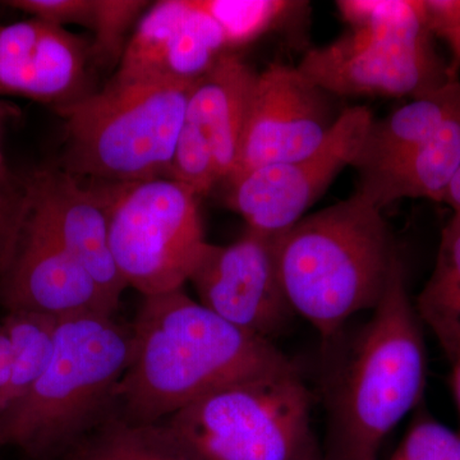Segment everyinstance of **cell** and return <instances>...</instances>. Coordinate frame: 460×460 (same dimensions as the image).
Returning <instances> with one entry per match:
<instances>
[{
    "instance_id": "6da1fadb",
    "label": "cell",
    "mask_w": 460,
    "mask_h": 460,
    "mask_svg": "<svg viewBox=\"0 0 460 460\" xmlns=\"http://www.w3.org/2000/svg\"><path fill=\"white\" fill-rule=\"evenodd\" d=\"M131 328V361L115 390L118 413L129 422H162L220 387L296 366L183 288L144 296Z\"/></svg>"
},
{
    "instance_id": "7a4b0ae2",
    "label": "cell",
    "mask_w": 460,
    "mask_h": 460,
    "mask_svg": "<svg viewBox=\"0 0 460 460\" xmlns=\"http://www.w3.org/2000/svg\"><path fill=\"white\" fill-rule=\"evenodd\" d=\"M420 323L399 257L370 321L330 375L325 460H378L390 432L419 407L428 371Z\"/></svg>"
},
{
    "instance_id": "3957f363",
    "label": "cell",
    "mask_w": 460,
    "mask_h": 460,
    "mask_svg": "<svg viewBox=\"0 0 460 460\" xmlns=\"http://www.w3.org/2000/svg\"><path fill=\"white\" fill-rule=\"evenodd\" d=\"M275 252L293 311L325 341L377 307L399 259L383 210L358 190L278 235Z\"/></svg>"
},
{
    "instance_id": "277c9868",
    "label": "cell",
    "mask_w": 460,
    "mask_h": 460,
    "mask_svg": "<svg viewBox=\"0 0 460 460\" xmlns=\"http://www.w3.org/2000/svg\"><path fill=\"white\" fill-rule=\"evenodd\" d=\"M131 357V323L115 314L58 320L47 370L22 401L0 414V447H14L25 460H59L118 411L115 390Z\"/></svg>"
},
{
    "instance_id": "5b68a950",
    "label": "cell",
    "mask_w": 460,
    "mask_h": 460,
    "mask_svg": "<svg viewBox=\"0 0 460 460\" xmlns=\"http://www.w3.org/2000/svg\"><path fill=\"white\" fill-rule=\"evenodd\" d=\"M193 84L113 77L58 111L66 138L60 169L90 183L171 177Z\"/></svg>"
},
{
    "instance_id": "8992f818",
    "label": "cell",
    "mask_w": 460,
    "mask_h": 460,
    "mask_svg": "<svg viewBox=\"0 0 460 460\" xmlns=\"http://www.w3.org/2000/svg\"><path fill=\"white\" fill-rule=\"evenodd\" d=\"M350 31L308 51L298 68L325 93L411 99L441 89L449 66L435 49L419 0H341Z\"/></svg>"
},
{
    "instance_id": "52a82bcc",
    "label": "cell",
    "mask_w": 460,
    "mask_h": 460,
    "mask_svg": "<svg viewBox=\"0 0 460 460\" xmlns=\"http://www.w3.org/2000/svg\"><path fill=\"white\" fill-rule=\"evenodd\" d=\"M313 395L298 366L220 387L162 422L199 460H305Z\"/></svg>"
},
{
    "instance_id": "ba28073f",
    "label": "cell",
    "mask_w": 460,
    "mask_h": 460,
    "mask_svg": "<svg viewBox=\"0 0 460 460\" xmlns=\"http://www.w3.org/2000/svg\"><path fill=\"white\" fill-rule=\"evenodd\" d=\"M91 184L107 210L111 253L127 287L144 296L183 288L208 244L199 196L171 177Z\"/></svg>"
},
{
    "instance_id": "9c48e42d",
    "label": "cell",
    "mask_w": 460,
    "mask_h": 460,
    "mask_svg": "<svg viewBox=\"0 0 460 460\" xmlns=\"http://www.w3.org/2000/svg\"><path fill=\"white\" fill-rule=\"evenodd\" d=\"M372 120L367 108L345 109L310 155L260 166L226 180V204L246 220L247 229L283 234L304 217L339 172L354 165Z\"/></svg>"
},
{
    "instance_id": "30bf717a",
    "label": "cell",
    "mask_w": 460,
    "mask_h": 460,
    "mask_svg": "<svg viewBox=\"0 0 460 460\" xmlns=\"http://www.w3.org/2000/svg\"><path fill=\"white\" fill-rule=\"evenodd\" d=\"M277 238L247 229L228 246L208 243L189 279L204 307L270 341L296 316L278 270Z\"/></svg>"
},
{
    "instance_id": "8fae6325",
    "label": "cell",
    "mask_w": 460,
    "mask_h": 460,
    "mask_svg": "<svg viewBox=\"0 0 460 460\" xmlns=\"http://www.w3.org/2000/svg\"><path fill=\"white\" fill-rule=\"evenodd\" d=\"M326 93L298 66L275 63L257 74L237 168L230 177L314 153L338 119Z\"/></svg>"
},
{
    "instance_id": "7c38bea8",
    "label": "cell",
    "mask_w": 460,
    "mask_h": 460,
    "mask_svg": "<svg viewBox=\"0 0 460 460\" xmlns=\"http://www.w3.org/2000/svg\"><path fill=\"white\" fill-rule=\"evenodd\" d=\"M91 42L38 18L0 25V96H17L57 111L91 93Z\"/></svg>"
},
{
    "instance_id": "4fadbf2b",
    "label": "cell",
    "mask_w": 460,
    "mask_h": 460,
    "mask_svg": "<svg viewBox=\"0 0 460 460\" xmlns=\"http://www.w3.org/2000/svg\"><path fill=\"white\" fill-rule=\"evenodd\" d=\"M26 181L30 219L80 263L118 310L128 287L111 253L107 210L98 190L60 168L33 172Z\"/></svg>"
},
{
    "instance_id": "5bb4252c",
    "label": "cell",
    "mask_w": 460,
    "mask_h": 460,
    "mask_svg": "<svg viewBox=\"0 0 460 460\" xmlns=\"http://www.w3.org/2000/svg\"><path fill=\"white\" fill-rule=\"evenodd\" d=\"M0 304L7 310L63 319L84 314H117L80 263L30 219L16 251L0 275Z\"/></svg>"
},
{
    "instance_id": "9a60e30c",
    "label": "cell",
    "mask_w": 460,
    "mask_h": 460,
    "mask_svg": "<svg viewBox=\"0 0 460 460\" xmlns=\"http://www.w3.org/2000/svg\"><path fill=\"white\" fill-rule=\"evenodd\" d=\"M256 77L241 58L226 53L190 89L186 119L210 141L222 181L237 168Z\"/></svg>"
},
{
    "instance_id": "2e32d148",
    "label": "cell",
    "mask_w": 460,
    "mask_h": 460,
    "mask_svg": "<svg viewBox=\"0 0 460 460\" xmlns=\"http://www.w3.org/2000/svg\"><path fill=\"white\" fill-rule=\"evenodd\" d=\"M460 168V102L422 146L398 164L362 175L358 190L384 210L404 199L440 202Z\"/></svg>"
},
{
    "instance_id": "e0dca14e",
    "label": "cell",
    "mask_w": 460,
    "mask_h": 460,
    "mask_svg": "<svg viewBox=\"0 0 460 460\" xmlns=\"http://www.w3.org/2000/svg\"><path fill=\"white\" fill-rule=\"evenodd\" d=\"M460 102V77L441 89L411 99L381 120H372L361 153L354 163L359 174L392 168L422 146Z\"/></svg>"
},
{
    "instance_id": "ac0fdd59",
    "label": "cell",
    "mask_w": 460,
    "mask_h": 460,
    "mask_svg": "<svg viewBox=\"0 0 460 460\" xmlns=\"http://www.w3.org/2000/svg\"><path fill=\"white\" fill-rule=\"evenodd\" d=\"M59 460H199L164 422L135 423L118 411Z\"/></svg>"
},
{
    "instance_id": "d6986e66",
    "label": "cell",
    "mask_w": 460,
    "mask_h": 460,
    "mask_svg": "<svg viewBox=\"0 0 460 460\" xmlns=\"http://www.w3.org/2000/svg\"><path fill=\"white\" fill-rule=\"evenodd\" d=\"M417 314L450 362L460 354V217L453 215L441 232L431 277L417 296Z\"/></svg>"
},
{
    "instance_id": "ffe728a7",
    "label": "cell",
    "mask_w": 460,
    "mask_h": 460,
    "mask_svg": "<svg viewBox=\"0 0 460 460\" xmlns=\"http://www.w3.org/2000/svg\"><path fill=\"white\" fill-rule=\"evenodd\" d=\"M228 50L226 36L213 18L199 7L196 0H184L183 11L160 54L156 77L195 83Z\"/></svg>"
},
{
    "instance_id": "44dd1931",
    "label": "cell",
    "mask_w": 460,
    "mask_h": 460,
    "mask_svg": "<svg viewBox=\"0 0 460 460\" xmlns=\"http://www.w3.org/2000/svg\"><path fill=\"white\" fill-rule=\"evenodd\" d=\"M58 320L49 314L13 311L0 321L13 349V372L7 389L0 394V414L22 401L47 370L56 348Z\"/></svg>"
},
{
    "instance_id": "7402d4cb",
    "label": "cell",
    "mask_w": 460,
    "mask_h": 460,
    "mask_svg": "<svg viewBox=\"0 0 460 460\" xmlns=\"http://www.w3.org/2000/svg\"><path fill=\"white\" fill-rule=\"evenodd\" d=\"M219 25L228 49L243 47L277 25L296 3L283 0H196Z\"/></svg>"
},
{
    "instance_id": "603a6c76",
    "label": "cell",
    "mask_w": 460,
    "mask_h": 460,
    "mask_svg": "<svg viewBox=\"0 0 460 460\" xmlns=\"http://www.w3.org/2000/svg\"><path fill=\"white\" fill-rule=\"evenodd\" d=\"M144 0H95L91 40L93 62L119 66L133 25L150 7Z\"/></svg>"
},
{
    "instance_id": "cb8c5ba5",
    "label": "cell",
    "mask_w": 460,
    "mask_h": 460,
    "mask_svg": "<svg viewBox=\"0 0 460 460\" xmlns=\"http://www.w3.org/2000/svg\"><path fill=\"white\" fill-rule=\"evenodd\" d=\"M171 178L189 187L199 199L222 181L210 141L186 118L175 145Z\"/></svg>"
},
{
    "instance_id": "d4e9b609",
    "label": "cell",
    "mask_w": 460,
    "mask_h": 460,
    "mask_svg": "<svg viewBox=\"0 0 460 460\" xmlns=\"http://www.w3.org/2000/svg\"><path fill=\"white\" fill-rule=\"evenodd\" d=\"M390 459L460 460V431L420 411Z\"/></svg>"
},
{
    "instance_id": "484cf974",
    "label": "cell",
    "mask_w": 460,
    "mask_h": 460,
    "mask_svg": "<svg viewBox=\"0 0 460 460\" xmlns=\"http://www.w3.org/2000/svg\"><path fill=\"white\" fill-rule=\"evenodd\" d=\"M29 211L26 180H16L0 151V275L7 269Z\"/></svg>"
},
{
    "instance_id": "4316f807",
    "label": "cell",
    "mask_w": 460,
    "mask_h": 460,
    "mask_svg": "<svg viewBox=\"0 0 460 460\" xmlns=\"http://www.w3.org/2000/svg\"><path fill=\"white\" fill-rule=\"evenodd\" d=\"M2 4L51 25H80L91 30L95 0H11Z\"/></svg>"
},
{
    "instance_id": "83f0119b",
    "label": "cell",
    "mask_w": 460,
    "mask_h": 460,
    "mask_svg": "<svg viewBox=\"0 0 460 460\" xmlns=\"http://www.w3.org/2000/svg\"><path fill=\"white\" fill-rule=\"evenodd\" d=\"M429 32L443 39L452 51L450 74L460 71V0H422Z\"/></svg>"
},
{
    "instance_id": "f1b7e54d",
    "label": "cell",
    "mask_w": 460,
    "mask_h": 460,
    "mask_svg": "<svg viewBox=\"0 0 460 460\" xmlns=\"http://www.w3.org/2000/svg\"><path fill=\"white\" fill-rule=\"evenodd\" d=\"M13 372V349L7 330L0 323V394L7 389Z\"/></svg>"
},
{
    "instance_id": "f546056e",
    "label": "cell",
    "mask_w": 460,
    "mask_h": 460,
    "mask_svg": "<svg viewBox=\"0 0 460 460\" xmlns=\"http://www.w3.org/2000/svg\"><path fill=\"white\" fill-rule=\"evenodd\" d=\"M440 202L449 206L454 211L453 215L460 217V168L453 175L452 180L447 183V189L444 190Z\"/></svg>"
},
{
    "instance_id": "4dcf8cb0",
    "label": "cell",
    "mask_w": 460,
    "mask_h": 460,
    "mask_svg": "<svg viewBox=\"0 0 460 460\" xmlns=\"http://www.w3.org/2000/svg\"><path fill=\"white\" fill-rule=\"evenodd\" d=\"M452 385L454 390V396H456V407H458L459 420H460V354L453 359L452 362ZM460 431V429H459Z\"/></svg>"
},
{
    "instance_id": "1f68e13d",
    "label": "cell",
    "mask_w": 460,
    "mask_h": 460,
    "mask_svg": "<svg viewBox=\"0 0 460 460\" xmlns=\"http://www.w3.org/2000/svg\"><path fill=\"white\" fill-rule=\"evenodd\" d=\"M305 460H325L323 456H321L320 450L317 449L316 452H314L311 454L310 456H308Z\"/></svg>"
},
{
    "instance_id": "d6a6232c",
    "label": "cell",
    "mask_w": 460,
    "mask_h": 460,
    "mask_svg": "<svg viewBox=\"0 0 460 460\" xmlns=\"http://www.w3.org/2000/svg\"><path fill=\"white\" fill-rule=\"evenodd\" d=\"M0 7H3L2 2H0Z\"/></svg>"
},
{
    "instance_id": "836d02e7",
    "label": "cell",
    "mask_w": 460,
    "mask_h": 460,
    "mask_svg": "<svg viewBox=\"0 0 460 460\" xmlns=\"http://www.w3.org/2000/svg\"><path fill=\"white\" fill-rule=\"evenodd\" d=\"M390 460H393V459H390Z\"/></svg>"
}]
</instances>
